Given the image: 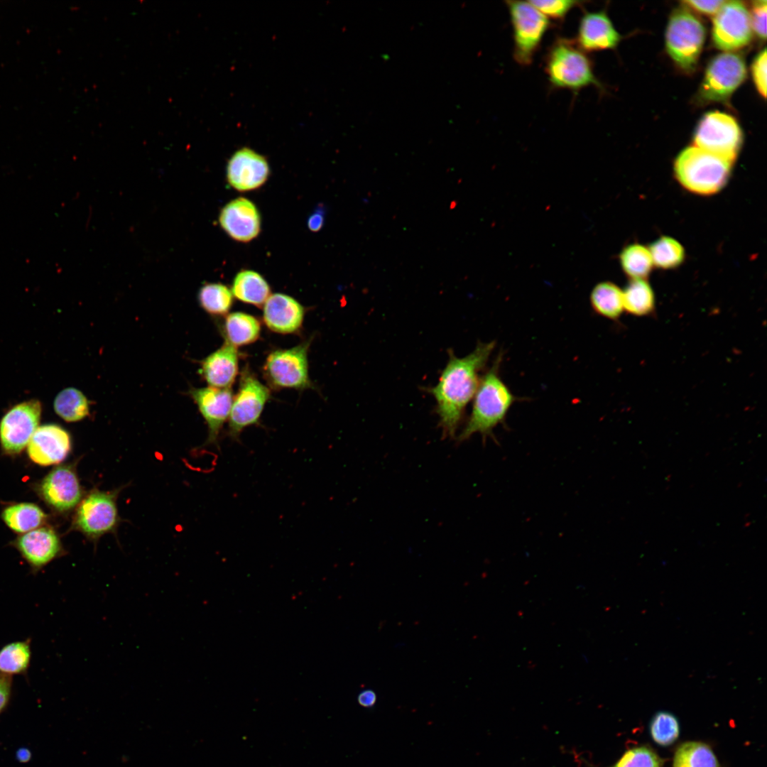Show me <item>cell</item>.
<instances>
[{
	"instance_id": "6da1fadb",
	"label": "cell",
	"mask_w": 767,
	"mask_h": 767,
	"mask_svg": "<svg viewBox=\"0 0 767 767\" xmlns=\"http://www.w3.org/2000/svg\"><path fill=\"white\" fill-rule=\"evenodd\" d=\"M494 347V341L479 342L471 353L461 358L449 352L448 361L438 382L430 390L436 401L443 437H455L465 408L477 389L479 374Z\"/></svg>"
},
{
	"instance_id": "7a4b0ae2",
	"label": "cell",
	"mask_w": 767,
	"mask_h": 767,
	"mask_svg": "<svg viewBox=\"0 0 767 767\" xmlns=\"http://www.w3.org/2000/svg\"><path fill=\"white\" fill-rule=\"evenodd\" d=\"M502 359L501 353L481 377L473 398L471 415L457 437L459 442L476 433H479L484 439L493 437L494 429L504 423L508 410L517 401L499 375Z\"/></svg>"
},
{
	"instance_id": "3957f363",
	"label": "cell",
	"mask_w": 767,
	"mask_h": 767,
	"mask_svg": "<svg viewBox=\"0 0 767 767\" xmlns=\"http://www.w3.org/2000/svg\"><path fill=\"white\" fill-rule=\"evenodd\" d=\"M544 70L552 89H568L575 94L590 86L603 90L591 58L575 39L557 36L553 40L545 56Z\"/></svg>"
},
{
	"instance_id": "277c9868",
	"label": "cell",
	"mask_w": 767,
	"mask_h": 767,
	"mask_svg": "<svg viewBox=\"0 0 767 767\" xmlns=\"http://www.w3.org/2000/svg\"><path fill=\"white\" fill-rule=\"evenodd\" d=\"M731 165L722 158L692 146L677 156L674 173L677 180L688 191L709 195L724 187Z\"/></svg>"
},
{
	"instance_id": "5b68a950",
	"label": "cell",
	"mask_w": 767,
	"mask_h": 767,
	"mask_svg": "<svg viewBox=\"0 0 767 767\" xmlns=\"http://www.w3.org/2000/svg\"><path fill=\"white\" fill-rule=\"evenodd\" d=\"M505 4L513 30V58L520 65L528 66L551 23L528 1H506Z\"/></svg>"
},
{
	"instance_id": "8992f818",
	"label": "cell",
	"mask_w": 767,
	"mask_h": 767,
	"mask_svg": "<svg viewBox=\"0 0 767 767\" xmlns=\"http://www.w3.org/2000/svg\"><path fill=\"white\" fill-rule=\"evenodd\" d=\"M705 38V27L693 13L680 9L671 16L665 33L666 48L682 68L691 70L695 67Z\"/></svg>"
},
{
	"instance_id": "52a82bcc",
	"label": "cell",
	"mask_w": 767,
	"mask_h": 767,
	"mask_svg": "<svg viewBox=\"0 0 767 767\" xmlns=\"http://www.w3.org/2000/svg\"><path fill=\"white\" fill-rule=\"evenodd\" d=\"M741 142V131L734 118L717 111L703 116L694 136L695 146L732 163Z\"/></svg>"
},
{
	"instance_id": "ba28073f",
	"label": "cell",
	"mask_w": 767,
	"mask_h": 767,
	"mask_svg": "<svg viewBox=\"0 0 767 767\" xmlns=\"http://www.w3.org/2000/svg\"><path fill=\"white\" fill-rule=\"evenodd\" d=\"M119 489L92 490L80 502L74 521L75 528L94 542L107 533H114L119 523Z\"/></svg>"
},
{
	"instance_id": "9c48e42d",
	"label": "cell",
	"mask_w": 767,
	"mask_h": 767,
	"mask_svg": "<svg viewBox=\"0 0 767 767\" xmlns=\"http://www.w3.org/2000/svg\"><path fill=\"white\" fill-rule=\"evenodd\" d=\"M309 342L288 349H278L267 357L263 366L265 376L275 388L303 389L310 386L308 376V349Z\"/></svg>"
},
{
	"instance_id": "30bf717a",
	"label": "cell",
	"mask_w": 767,
	"mask_h": 767,
	"mask_svg": "<svg viewBox=\"0 0 767 767\" xmlns=\"http://www.w3.org/2000/svg\"><path fill=\"white\" fill-rule=\"evenodd\" d=\"M270 396L269 389L249 372L242 374L238 393L233 398L228 434L238 441L247 427L256 424Z\"/></svg>"
},
{
	"instance_id": "8fae6325",
	"label": "cell",
	"mask_w": 767,
	"mask_h": 767,
	"mask_svg": "<svg viewBox=\"0 0 767 767\" xmlns=\"http://www.w3.org/2000/svg\"><path fill=\"white\" fill-rule=\"evenodd\" d=\"M752 33L751 16L743 2L725 1L713 18L715 46L725 51L739 49L749 43Z\"/></svg>"
},
{
	"instance_id": "7c38bea8",
	"label": "cell",
	"mask_w": 767,
	"mask_h": 767,
	"mask_svg": "<svg viewBox=\"0 0 767 767\" xmlns=\"http://www.w3.org/2000/svg\"><path fill=\"white\" fill-rule=\"evenodd\" d=\"M746 75V65L739 55L730 52L721 53L707 67L701 96L707 101L726 100L743 82Z\"/></svg>"
},
{
	"instance_id": "4fadbf2b",
	"label": "cell",
	"mask_w": 767,
	"mask_h": 767,
	"mask_svg": "<svg viewBox=\"0 0 767 767\" xmlns=\"http://www.w3.org/2000/svg\"><path fill=\"white\" fill-rule=\"evenodd\" d=\"M41 413L39 401L31 400L9 410L1 420L0 440L9 453H18L28 445L38 428Z\"/></svg>"
},
{
	"instance_id": "5bb4252c",
	"label": "cell",
	"mask_w": 767,
	"mask_h": 767,
	"mask_svg": "<svg viewBox=\"0 0 767 767\" xmlns=\"http://www.w3.org/2000/svg\"><path fill=\"white\" fill-rule=\"evenodd\" d=\"M189 394L207 424L206 444L217 446L222 428L229 417L234 398L232 390L212 386L191 388Z\"/></svg>"
},
{
	"instance_id": "9a60e30c",
	"label": "cell",
	"mask_w": 767,
	"mask_h": 767,
	"mask_svg": "<svg viewBox=\"0 0 767 767\" xmlns=\"http://www.w3.org/2000/svg\"><path fill=\"white\" fill-rule=\"evenodd\" d=\"M269 173L266 158L247 147L234 152L227 166V181L239 191L259 188L266 183Z\"/></svg>"
},
{
	"instance_id": "2e32d148",
	"label": "cell",
	"mask_w": 767,
	"mask_h": 767,
	"mask_svg": "<svg viewBox=\"0 0 767 767\" xmlns=\"http://www.w3.org/2000/svg\"><path fill=\"white\" fill-rule=\"evenodd\" d=\"M620 40L621 35L606 11L583 12L575 40L585 53L615 48Z\"/></svg>"
},
{
	"instance_id": "e0dca14e",
	"label": "cell",
	"mask_w": 767,
	"mask_h": 767,
	"mask_svg": "<svg viewBox=\"0 0 767 767\" xmlns=\"http://www.w3.org/2000/svg\"><path fill=\"white\" fill-rule=\"evenodd\" d=\"M40 491L45 500L60 511L73 508L82 497L77 473L70 465L60 466L52 470L43 481Z\"/></svg>"
},
{
	"instance_id": "ac0fdd59",
	"label": "cell",
	"mask_w": 767,
	"mask_h": 767,
	"mask_svg": "<svg viewBox=\"0 0 767 767\" xmlns=\"http://www.w3.org/2000/svg\"><path fill=\"white\" fill-rule=\"evenodd\" d=\"M219 222L231 238L241 242L254 239L261 230L259 210L245 197H238L228 202L220 212Z\"/></svg>"
},
{
	"instance_id": "d6986e66",
	"label": "cell",
	"mask_w": 767,
	"mask_h": 767,
	"mask_svg": "<svg viewBox=\"0 0 767 767\" xmlns=\"http://www.w3.org/2000/svg\"><path fill=\"white\" fill-rule=\"evenodd\" d=\"M71 448L67 432L56 425H45L37 428L28 444V453L36 463L47 466L60 462Z\"/></svg>"
},
{
	"instance_id": "ffe728a7",
	"label": "cell",
	"mask_w": 767,
	"mask_h": 767,
	"mask_svg": "<svg viewBox=\"0 0 767 767\" xmlns=\"http://www.w3.org/2000/svg\"><path fill=\"white\" fill-rule=\"evenodd\" d=\"M304 308L294 298L282 293L271 295L263 305V320L272 331L289 334L303 323Z\"/></svg>"
},
{
	"instance_id": "44dd1931",
	"label": "cell",
	"mask_w": 767,
	"mask_h": 767,
	"mask_svg": "<svg viewBox=\"0 0 767 767\" xmlns=\"http://www.w3.org/2000/svg\"><path fill=\"white\" fill-rule=\"evenodd\" d=\"M18 550L33 570H38L55 559L61 552L56 533L50 528L32 530L21 535L16 543Z\"/></svg>"
},
{
	"instance_id": "7402d4cb",
	"label": "cell",
	"mask_w": 767,
	"mask_h": 767,
	"mask_svg": "<svg viewBox=\"0 0 767 767\" xmlns=\"http://www.w3.org/2000/svg\"><path fill=\"white\" fill-rule=\"evenodd\" d=\"M238 362L236 347L226 342L202 360L199 373L209 386L229 388L238 374Z\"/></svg>"
},
{
	"instance_id": "603a6c76",
	"label": "cell",
	"mask_w": 767,
	"mask_h": 767,
	"mask_svg": "<svg viewBox=\"0 0 767 767\" xmlns=\"http://www.w3.org/2000/svg\"><path fill=\"white\" fill-rule=\"evenodd\" d=\"M232 293L242 302L261 306L270 296L271 289L259 273L251 270H244L235 276Z\"/></svg>"
},
{
	"instance_id": "cb8c5ba5",
	"label": "cell",
	"mask_w": 767,
	"mask_h": 767,
	"mask_svg": "<svg viewBox=\"0 0 767 767\" xmlns=\"http://www.w3.org/2000/svg\"><path fill=\"white\" fill-rule=\"evenodd\" d=\"M590 302L596 313L611 320H618L624 311L623 292L609 281L599 283L594 287Z\"/></svg>"
},
{
	"instance_id": "d4e9b609",
	"label": "cell",
	"mask_w": 767,
	"mask_h": 767,
	"mask_svg": "<svg viewBox=\"0 0 767 767\" xmlns=\"http://www.w3.org/2000/svg\"><path fill=\"white\" fill-rule=\"evenodd\" d=\"M261 325L254 316L244 312L229 314L224 322L227 342L234 347L255 342L259 337Z\"/></svg>"
},
{
	"instance_id": "484cf974",
	"label": "cell",
	"mask_w": 767,
	"mask_h": 767,
	"mask_svg": "<svg viewBox=\"0 0 767 767\" xmlns=\"http://www.w3.org/2000/svg\"><path fill=\"white\" fill-rule=\"evenodd\" d=\"M31 660L30 638L9 643L0 649V674L26 675Z\"/></svg>"
},
{
	"instance_id": "4316f807",
	"label": "cell",
	"mask_w": 767,
	"mask_h": 767,
	"mask_svg": "<svg viewBox=\"0 0 767 767\" xmlns=\"http://www.w3.org/2000/svg\"><path fill=\"white\" fill-rule=\"evenodd\" d=\"M623 292L624 310L636 316L652 313L655 296L649 283L643 279H631Z\"/></svg>"
},
{
	"instance_id": "83f0119b",
	"label": "cell",
	"mask_w": 767,
	"mask_h": 767,
	"mask_svg": "<svg viewBox=\"0 0 767 767\" xmlns=\"http://www.w3.org/2000/svg\"><path fill=\"white\" fill-rule=\"evenodd\" d=\"M55 413L67 422H77L89 415V401L75 388H66L55 397L53 403Z\"/></svg>"
},
{
	"instance_id": "f1b7e54d",
	"label": "cell",
	"mask_w": 767,
	"mask_h": 767,
	"mask_svg": "<svg viewBox=\"0 0 767 767\" xmlns=\"http://www.w3.org/2000/svg\"><path fill=\"white\" fill-rule=\"evenodd\" d=\"M2 517L12 530L18 533H27L40 526L45 515L36 505L23 503L6 508Z\"/></svg>"
},
{
	"instance_id": "f546056e",
	"label": "cell",
	"mask_w": 767,
	"mask_h": 767,
	"mask_svg": "<svg viewBox=\"0 0 767 767\" xmlns=\"http://www.w3.org/2000/svg\"><path fill=\"white\" fill-rule=\"evenodd\" d=\"M673 767H719L711 748L698 741H687L675 751Z\"/></svg>"
},
{
	"instance_id": "4dcf8cb0",
	"label": "cell",
	"mask_w": 767,
	"mask_h": 767,
	"mask_svg": "<svg viewBox=\"0 0 767 767\" xmlns=\"http://www.w3.org/2000/svg\"><path fill=\"white\" fill-rule=\"evenodd\" d=\"M619 259L624 271L631 279L645 280L651 272V256L648 249L643 245L626 246L621 252Z\"/></svg>"
},
{
	"instance_id": "1f68e13d",
	"label": "cell",
	"mask_w": 767,
	"mask_h": 767,
	"mask_svg": "<svg viewBox=\"0 0 767 767\" xmlns=\"http://www.w3.org/2000/svg\"><path fill=\"white\" fill-rule=\"evenodd\" d=\"M653 264L663 269L679 266L685 258L682 246L670 236H661L648 248Z\"/></svg>"
},
{
	"instance_id": "d6a6232c",
	"label": "cell",
	"mask_w": 767,
	"mask_h": 767,
	"mask_svg": "<svg viewBox=\"0 0 767 767\" xmlns=\"http://www.w3.org/2000/svg\"><path fill=\"white\" fill-rule=\"evenodd\" d=\"M198 300L205 311L211 315H222L230 310L233 303V294L223 284L207 283L200 288Z\"/></svg>"
},
{
	"instance_id": "836d02e7",
	"label": "cell",
	"mask_w": 767,
	"mask_h": 767,
	"mask_svg": "<svg viewBox=\"0 0 767 767\" xmlns=\"http://www.w3.org/2000/svg\"><path fill=\"white\" fill-rule=\"evenodd\" d=\"M650 732L656 743L663 746H670L678 738L680 733L678 720L670 712H658L651 721Z\"/></svg>"
},
{
	"instance_id": "e575fe53",
	"label": "cell",
	"mask_w": 767,
	"mask_h": 767,
	"mask_svg": "<svg viewBox=\"0 0 767 767\" xmlns=\"http://www.w3.org/2000/svg\"><path fill=\"white\" fill-rule=\"evenodd\" d=\"M611 767H663V761L651 748L641 746L626 751Z\"/></svg>"
},
{
	"instance_id": "d590c367",
	"label": "cell",
	"mask_w": 767,
	"mask_h": 767,
	"mask_svg": "<svg viewBox=\"0 0 767 767\" xmlns=\"http://www.w3.org/2000/svg\"><path fill=\"white\" fill-rule=\"evenodd\" d=\"M529 3L548 19L562 22L572 9L582 6L585 2L572 0H533L529 1Z\"/></svg>"
},
{
	"instance_id": "8d00e7d4",
	"label": "cell",
	"mask_w": 767,
	"mask_h": 767,
	"mask_svg": "<svg viewBox=\"0 0 767 767\" xmlns=\"http://www.w3.org/2000/svg\"><path fill=\"white\" fill-rule=\"evenodd\" d=\"M766 71L767 56L766 50L764 49L756 56L752 65L754 81L758 92L763 97L766 96Z\"/></svg>"
},
{
	"instance_id": "74e56055",
	"label": "cell",
	"mask_w": 767,
	"mask_h": 767,
	"mask_svg": "<svg viewBox=\"0 0 767 767\" xmlns=\"http://www.w3.org/2000/svg\"><path fill=\"white\" fill-rule=\"evenodd\" d=\"M754 9L751 16L752 29L761 38H766V1H754Z\"/></svg>"
},
{
	"instance_id": "f35d334b",
	"label": "cell",
	"mask_w": 767,
	"mask_h": 767,
	"mask_svg": "<svg viewBox=\"0 0 767 767\" xmlns=\"http://www.w3.org/2000/svg\"><path fill=\"white\" fill-rule=\"evenodd\" d=\"M724 2V0L684 1L689 7L706 15H715Z\"/></svg>"
},
{
	"instance_id": "ab89813d",
	"label": "cell",
	"mask_w": 767,
	"mask_h": 767,
	"mask_svg": "<svg viewBox=\"0 0 767 767\" xmlns=\"http://www.w3.org/2000/svg\"><path fill=\"white\" fill-rule=\"evenodd\" d=\"M12 677L0 674V714L8 706L12 692Z\"/></svg>"
},
{
	"instance_id": "60d3db41",
	"label": "cell",
	"mask_w": 767,
	"mask_h": 767,
	"mask_svg": "<svg viewBox=\"0 0 767 767\" xmlns=\"http://www.w3.org/2000/svg\"><path fill=\"white\" fill-rule=\"evenodd\" d=\"M324 217L325 210L322 206H318L308 220V228L312 232L319 231L323 225Z\"/></svg>"
},
{
	"instance_id": "b9f144b4",
	"label": "cell",
	"mask_w": 767,
	"mask_h": 767,
	"mask_svg": "<svg viewBox=\"0 0 767 767\" xmlns=\"http://www.w3.org/2000/svg\"><path fill=\"white\" fill-rule=\"evenodd\" d=\"M358 703L364 707H371L376 702V695L371 690H365L361 692L357 697Z\"/></svg>"
},
{
	"instance_id": "7bdbcfd3",
	"label": "cell",
	"mask_w": 767,
	"mask_h": 767,
	"mask_svg": "<svg viewBox=\"0 0 767 767\" xmlns=\"http://www.w3.org/2000/svg\"><path fill=\"white\" fill-rule=\"evenodd\" d=\"M31 758V751L26 748H21L16 751V758L22 763L28 762Z\"/></svg>"
}]
</instances>
